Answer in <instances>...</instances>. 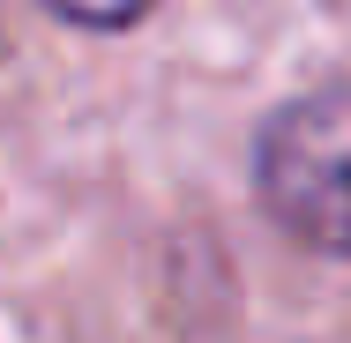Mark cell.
Segmentation results:
<instances>
[{
    "label": "cell",
    "mask_w": 351,
    "mask_h": 343,
    "mask_svg": "<svg viewBox=\"0 0 351 343\" xmlns=\"http://www.w3.org/2000/svg\"><path fill=\"white\" fill-rule=\"evenodd\" d=\"M254 202L299 246L351 262V82L284 97L254 127Z\"/></svg>",
    "instance_id": "1"
},
{
    "label": "cell",
    "mask_w": 351,
    "mask_h": 343,
    "mask_svg": "<svg viewBox=\"0 0 351 343\" xmlns=\"http://www.w3.org/2000/svg\"><path fill=\"white\" fill-rule=\"evenodd\" d=\"M45 15H60V23H75V30H135L142 15L157 8V0H38Z\"/></svg>",
    "instance_id": "2"
}]
</instances>
